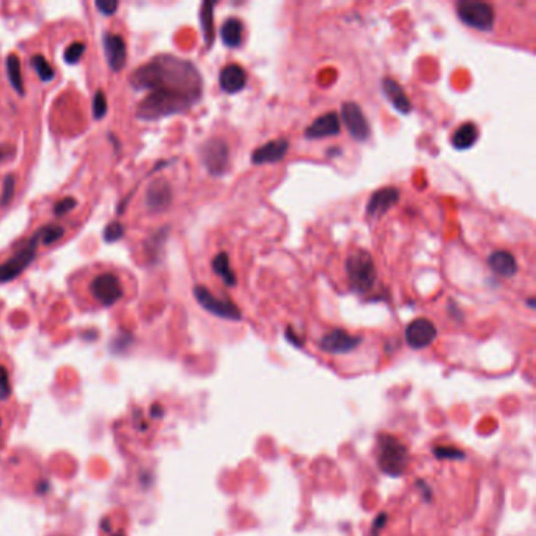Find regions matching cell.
I'll use <instances>...</instances> for the list:
<instances>
[{"instance_id": "obj_4", "label": "cell", "mask_w": 536, "mask_h": 536, "mask_svg": "<svg viewBox=\"0 0 536 536\" xmlns=\"http://www.w3.org/2000/svg\"><path fill=\"white\" fill-rule=\"evenodd\" d=\"M456 15L470 29L489 31L495 24V11L493 5L477 0H463L456 5Z\"/></svg>"}, {"instance_id": "obj_24", "label": "cell", "mask_w": 536, "mask_h": 536, "mask_svg": "<svg viewBox=\"0 0 536 536\" xmlns=\"http://www.w3.org/2000/svg\"><path fill=\"white\" fill-rule=\"evenodd\" d=\"M214 6L216 3L213 2H205L202 5V11H200L202 30H203V36H205L206 48H211L214 41Z\"/></svg>"}, {"instance_id": "obj_17", "label": "cell", "mask_w": 536, "mask_h": 536, "mask_svg": "<svg viewBox=\"0 0 536 536\" xmlns=\"http://www.w3.org/2000/svg\"><path fill=\"white\" fill-rule=\"evenodd\" d=\"M247 84V73L238 63H230L223 66L219 74V85L225 93H239Z\"/></svg>"}, {"instance_id": "obj_23", "label": "cell", "mask_w": 536, "mask_h": 536, "mask_svg": "<svg viewBox=\"0 0 536 536\" xmlns=\"http://www.w3.org/2000/svg\"><path fill=\"white\" fill-rule=\"evenodd\" d=\"M6 74H8V80L13 87V90L17 92L19 94L25 93L24 92V80H22V74H21V60L16 54H10L6 57Z\"/></svg>"}, {"instance_id": "obj_12", "label": "cell", "mask_w": 536, "mask_h": 536, "mask_svg": "<svg viewBox=\"0 0 536 536\" xmlns=\"http://www.w3.org/2000/svg\"><path fill=\"white\" fill-rule=\"evenodd\" d=\"M400 202V190L393 186L381 188L379 190L372 194L367 203V214L369 219L378 220L384 217L390 209L398 205Z\"/></svg>"}, {"instance_id": "obj_32", "label": "cell", "mask_w": 536, "mask_h": 536, "mask_svg": "<svg viewBox=\"0 0 536 536\" xmlns=\"http://www.w3.org/2000/svg\"><path fill=\"white\" fill-rule=\"evenodd\" d=\"M78 206V202H76V199H73V197H66V199H62L57 205L54 206V213L57 216H63V214H68L69 211H73V209Z\"/></svg>"}, {"instance_id": "obj_7", "label": "cell", "mask_w": 536, "mask_h": 536, "mask_svg": "<svg viewBox=\"0 0 536 536\" xmlns=\"http://www.w3.org/2000/svg\"><path fill=\"white\" fill-rule=\"evenodd\" d=\"M40 239L38 236L34 234L29 239L27 244L24 248H21L17 253L13 255L10 260H6L5 263L0 265V282H11L15 280L19 274H22L30 266L31 261L36 257V246Z\"/></svg>"}, {"instance_id": "obj_26", "label": "cell", "mask_w": 536, "mask_h": 536, "mask_svg": "<svg viewBox=\"0 0 536 536\" xmlns=\"http://www.w3.org/2000/svg\"><path fill=\"white\" fill-rule=\"evenodd\" d=\"M38 236V239H40V242H43V244H54V242L59 241L63 234H65V230H63V227L60 225H46L38 230V232L35 233Z\"/></svg>"}, {"instance_id": "obj_2", "label": "cell", "mask_w": 536, "mask_h": 536, "mask_svg": "<svg viewBox=\"0 0 536 536\" xmlns=\"http://www.w3.org/2000/svg\"><path fill=\"white\" fill-rule=\"evenodd\" d=\"M378 464L386 475L400 477L409 464V451L397 437L381 434L378 440Z\"/></svg>"}, {"instance_id": "obj_20", "label": "cell", "mask_w": 536, "mask_h": 536, "mask_svg": "<svg viewBox=\"0 0 536 536\" xmlns=\"http://www.w3.org/2000/svg\"><path fill=\"white\" fill-rule=\"evenodd\" d=\"M220 38L227 48H239L244 40V24L238 17H228L220 27Z\"/></svg>"}, {"instance_id": "obj_34", "label": "cell", "mask_w": 536, "mask_h": 536, "mask_svg": "<svg viewBox=\"0 0 536 536\" xmlns=\"http://www.w3.org/2000/svg\"><path fill=\"white\" fill-rule=\"evenodd\" d=\"M16 155V148L11 145H2L0 146V164L5 161H10V159Z\"/></svg>"}, {"instance_id": "obj_21", "label": "cell", "mask_w": 536, "mask_h": 536, "mask_svg": "<svg viewBox=\"0 0 536 536\" xmlns=\"http://www.w3.org/2000/svg\"><path fill=\"white\" fill-rule=\"evenodd\" d=\"M480 131L475 123H464L451 136V145L459 151H465L477 143Z\"/></svg>"}, {"instance_id": "obj_36", "label": "cell", "mask_w": 536, "mask_h": 536, "mask_svg": "<svg viewBox=\"0 0 536 536\" xmlns=\"http://www.w3.org/2000/svg\"><path fill=\"white\" fill-rule=\"evenodd\" d=\"M527 305H528V307H530V309H535V299H528Z\"/></svg>"}, {"instance_id": "obj_25", "label": "cell", "mask_w": 536, "mask_h": 536, "mask_svg": "<svg viewBox=\"0 0 536 536\" xmlns=\"http://www.w3.org/2000/svg\"><path fill=\"white\" fill-rule=\"evenodd\" d=\"M31 66H34V69L38 74V78H40L43 82H50L55 78L54 68L49 65L46 57L41 55V54H36V55L31 57Z\"/></svg>"}, {"instance_id": "obj_22", "label": "cell", "mask_w": 536, "mask_h": 536, "mask_svg": "<svg viewBox=\"0 0 536 536\" xmlns=\"http://www.w3.org/2000/svg\"><path fill=\"white\" fill-rule=\"evenodd\" d=\"M213 271L223 280V283L227 286H236V283H238L232 266H230V257L227 252H220L216 255L213 260Z\"/></svg>"}, {"instance_id": "obj_31", "label": "cell", "mask_w": 536, "mask_h": 536, "mask_svg": "<svg viewBox=\"0 0 536 536\" xmlns=\"http://www.w3.org/2000/svg\"><path fill=\"white\" fill-rule=\"evenodd\" d=\"M434 455L439 459H451V461H459V459L465 458L464 451L458 450L456 446H436V449H434Z\"/></svg>"}, {"instance_id": "obj_15", "label": "cell", "mask_w": 536, "mask_h": 536, "mask_svg": "<svg viewBox=\"0 0 536 536\" xmlns=\"http://www.w3.org/2000/svg\"><path fill=\"white\" fill-rule=\"evenodd\" d=\"M288 150H290V142L286 139L271 140V142L265 143L263 146H260V148L253 151L252 162L255 165L280 162L286 156Z\"/></svg>"}, {"instance_id": "obj_28", "label": "cell", "mask_w": 536, "mask_h": 536, "mask_svg": "<svg viewBox=\"0 0 536 536\" xmlns=\"http://www.w3.org/2000/svg\"><path fill=\"white\" fill-rule=\"evenodd\" d=\"M84 52H85V44L80 41H76L66 48L65 54H63V59H65V62L69 63V65H76V63L82 59Z\"/></svg>"}, {"instance_id": "obj_19", "label": "cell", "mask_w": 536, "mask_h": 536, "mask_svg": "<svg viewBox=\"0 0 536 536\" xmlns=\"http://www.w3.org/2000/svg\"><path fill=\"white\" fill-rule=\"evenodd\" d=\"M488 265L497 276L512 278L518 274V261L514 255L508 251H495L489 255Z\"/></svg>"}, {"instance_id": "obj_5", "label": "cell", "mask_w": 536, "mask_h": 536, "mask_svg": "<svg viewBox=\"0 0 536 536\" xmlns=\"http://www.w3.org/2000/svg\"><path fill=\"white\" fill-rule=\"evenodd\" d=\"M202 162L213 176L225 175L230 169V148L223 139H209L200 148Z\"/></svg>"}, {"instance_id": "obj_29", "label": "cell", "mask_w": 536, "mask_h": 536, "mask_svg": "<svg viewBox=\"0 0 536 536\" xmlns=\"http://www.w3.org/2000/svg\"><path fill=\"white\" fill-rule=\"evenodd\" d=\"M107 108H108V104H107L106 93L103 90H98L93 97V117H94V120L104 118L106 113H107Z\"/></svg>"}, {"instance_id": "obj_1", "label": "cell", "mask_w": 536, "mask_h": 536, "mask_svg": "<svg viewBox=\"0 0 536 536\" xmlns=\"http://www.w3.org/2000/svg\"><path fill=\"white\" fill-rule=\"evenodd\" d=\"M136 90H148L137 107V118L156 121L189 111L202 99L203 80L192 62L171 54L156 55L131 74Z\"/></svg>"}, {"instance_id": "obj_11", "label": "cell", "mask_w": 536, "mask_h": 536, "mask_svg": "<svg viewBox=\"0 0 536 536\" xmlns=\"http://www.w3.org/2000/svg\"><path fill=\"white\" fill-rule=\"evenodd\" d=\"M362 343V338L343 329H334L320 340V348L327 354H348Z\"/></svg>"}, {"instance_id": "obj_35", "label": "cell", "mask_w": 536, "mask_h": 536, "mask_svg": "<svg viewBox=\"0 0 536 536\" xmlns=\"http://www.w3.org/2000/svg\"><path fill=\"white\" fill-rule=\"evenodd\" d=\"M286 338H288V340H290L292 344H296V346H302L301 338L295 335V332H292L291 327H288V330H286Z\"/></svg>"}, {"instance_id": "obj_16", "label": "cell", "mask_w": 536, "mask_h": 536, "mask_svg": "<svg viewBox=\"0 0 536 536\" xmlns=\"http://www.w3.org/2000/svg\"><path fill=\"white\" fill-rule=\"evenodd\" d=\"M338 134H340V118H338L335 112H327L321 115V117H318L313 123L304 131V137L316 140L338 136Z\"/></svg>"}, {"instance_id": "obj_14", "label": "cell", "mask_w": 536, "mask_h": 536, "mask_svg": "<svg viewBox=\"0 0 536 536\" xmlns=\"http://www.w3.org/2000/svg\"><path fill=\"white\" fill-rule=\"evenodd\" d=\"M103 46L108 66H111L113 71H121V69L125 68L127 59L126 43L123 38L120 35L111 34V31H106L103 38Z\"/></svg>"}, {"instance_id": "obj_6", "label": "cell", "mask_w": 536, "mask_h": 536, "mask_svg": "<svg viewBox=\"0 0 536 536\" xmlns=\"http://www.w3.org/2000/svg\"><path fill=\"white\" fill-rule=\"evenodd\" d=\"M194 296L197 299V302H199L203 309L217 318H223V320H228V321H239L242 318V313L238 309V305L230 302L228 299L214 296L206 286L203 285L194 286Z\"/></svg>"}, {"instance_id": "obj_33", "label": "cell", "mask_w": 536, "mask_h": 536, "mask_svg": "<svg viewBox=\"0 0 536 536\" xmlns=\"http://www.w3.org/2000/svg\"><path fill=\"white\" fill-rule=\"evenodd\" d=\"M94 5H97L99 13H103L106 16H112L118 10V2H115V0H98Z\"/></svg>"}, {"instance_id": "obj_9", "label": "cell", "mask_w": 536, "mask_h": 536, "mask_svg": "<svg viewBox=\"0 0 536 536\" xmlns=\"http://www.w3.org/2000/svg\"><path fill=\"white\" fill-rule=\"evenodd\" d=\"M341 120L344 126H346L348 132L351 134V137L354 140H359V142H367L369 139V134H372V129H369V123L365 117V113L362 112V108L359 104L353 103V101H348L341 106Z\"/></svg>"}, {"instance_id": "obj_18", "label": "cell", "mask_w": 536, "mask_h": 536, "mask_svg": "<svg viewBox=\"0 0 536 536\" xmlns=\"http://www.w3.org/2000/svg\"><path fill=\"white\" fill-rule=\"evenodd\" d=\"M381 87H382V93H384V97L390 101V104L397 108L398 112L407 115L412 111L409 97H407L404 88L401 87L397 80L392 78H384L381 82Z\"/></svg>"}, {"instance_id": "obj_10", "label": "cell", "mask_w": 536, "mask_h": 536, "mask_svg": "<svg viewBox=\"0 0 536 536\" xmlns=\"http://www.w3.org/2000/svg\"><path fill=\"white\" fill-rule=\"evenodd\" d=\"M406 343L412 349H423L428 348L430 344L436 340L437 329L432 321L428 318H417L411 321L406 327Z\"/></svg>"}, {"instance_id": "obj_27", "label": "cell", "mask_w": 536, "mask_h": 536, "mask_svg": "<svg viewBox=\"0 0 536 536\" xmlns=\"http://www.w3.org/2000/svg\"><path fill=\"white\" fill-rule=\"evenodd\" d=\"M16 189V178L15 175H6L3 184H2V195H0V206H6L15 197Z\"/></svg>"}, {"instance_id": "obj_30", "label": "cell", "mask_w": 536, "mask_h": 536, "mask_svg": "<svg viewBox=\"0 0 536 536\" xmlns=\"http://www.w3.org/2000/svg\"><path fill=\"white\" fill-rule=\"evenodd\" d=\"M104 241L112 244V242H117L125 236V227L121 225L120 222H111L108 225L104 228Z\"/></svg>"}, {"instance_id": "obj_8", "label": "cell", "mask_w": 536, "mask_h": 536, "mask_svg": "<svg viewBox=\"0 0 536 536\" xmlns=\"http://www.w3.org/2000/svg\"><path fill=\"white\" fill-rule=\"evenodd\" d=\"M90 291L93 297L99 304H103L104 307H111V305L118 302L123 297V285L112 272H106L94 277L90 285Z\"/></svg>"}, {"instance_id": "obj_13", "label": "cell", "mask_w": 536, "mask_h": 536, "mask_svg": "<svg viewBox=\"0 0 536 536\" xmlns=\"http://www.w3.org/2000/svg\"><path fill=\"white\" fill-rule=\"evenodd\" d=\"M145 200L151 213L165 211L171 205V200H174V190H171L170 183L164 180V178H157L146 189Z\"/></svg>"}, {"instance_id": "obj_3", "label": "cell", "mask_w": 536, "mask_h": 536, "mask_svg": "<svg viewBox=\"0 0 536 536\" xmlns=\"http://www.w3.org/2000/svg\"><path fill=\"white\" fill-rule=\"evenodd\" d=\"M346 274L349 286L355 292H368L376 283V272L374 261L372 255L365 251H355L346 258Z\"/></svg>"}]
</instances>
